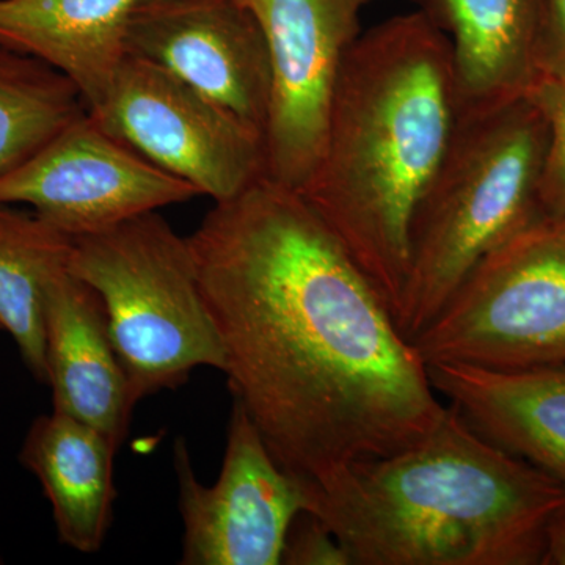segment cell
<instances>
[{"label":"cell","instance_id":"cell-1","mask_svg":"<svg viewBox=\"0 0 565 565\" xmlns=\"http://www.w3.org/2000/svg\"><path fill=\"white\" fill-rule=\"evenodd\" d=\"M188 241L233 399L300 484L437 429L427 364L302 193L264 177Z\"/></svg>","mask_w":565,"mask_h":565},{"label":"cell","instance_id":"cell-2","mask_svg":"<svg viewBox=\"0 0 565 565\" xmlns=\"http://www.w3.org/2000/svg\"><path fill=\"white\" fill-rule=\"evenodd\" d=\"M459 121L449 41L419 11L360 33L300 192L396 316L419 200Z\"/></svg>","mask_w":565,"mask_h":565},{"label":"cell","instance_id":"cell-3","mask_svg":"<svg viewBox=\"0 0 565 565\" xmlns=\"http://www.w3.org/2000/svg\"><path fill=\"white\" fill-rule=\"evenodd\" d=\"M303 489L305 511L352 565L542 564L546 526L565 501V486L476 433L452 405L419 444Z\"/></svg>","mask_w":565,"mask_h":565},{"label":"cell","instance_id":"cell-4","mask_svg":"<svg viewBox=\"0 0 565 565\" xmlns=\"http://www.w3.org/2000/svg\"><path fill=\"white\" fill-rule=\"evenodd\" d=\"M548 129L527 95L462 115L411 226V258L396 321L423 332L471 269L544 217L539 182Z\"/></svg>","mask_w":565,"mask_h":565},{"label":"cell","instance_id":"cell-5","mask_svg":"<svg viewBox=\"0 0 565 565\" xmlns=\"http://www.w3.org/2000/svg\"><path fill=\"white\" fill-rule=\"evenodd\" d=\"M68 270L102 297L111 344L137 403L225 367L188 237L158 211L74 237Z\"/></svg>","mask_w":565,"mask_h":565},{"label":"cell","instance_id":"cell-6","mask_svg":"<svg viewBox=\"0 0 565 565\" xmlns=\"http://www.w3.org/2000/svg\"><path fill=\"white\" fill-rule=\"evenodd\" d=\"M411 343L426 364L564 367L565 218H539L486 255Z\"/></svg>","mask_w":565,"mask_h":565},{"label":"cell","instance_id":"cell-7","mask_svg":"<svg viewBox=\"0 0 565 565\" xmlns=\"http://www.w3.org/2000/svg\"><path fill=\"white\" fill-rule=\"evenodd\" d=\"M88 111L111 136L214 203L267 177L262 129L139 55L126 52L106 98Z\"/></svg>","mask_w":565,"mask_h":565},{"label":"cell","instance_id":"cell-8","mask_svg":"<svg viewBox=\"0 0 565 565\" xmlns=\"http://www.w3.org/2000/svg\"><path fill=\"white\" fill-rule=\"evenodd\" d=\"M269 51L264 126L266 173L302 192L326 143L334 88L360 36V14L375 0H243Z\"/></svg>","mask_w":565,"mask_h":565},{"label":"cell","instance_id":"cell-9","mask_svg":"<svg viewBox=\"0 0 565 565\" xmlns=\"http://www.w3.org/2000/svg\"><path fill=\"white\" fill-rule=\"evenodd\" d=\"M199 195L188 181L107 132L88 110L28 161L0 174V203L29 204L73 237Z\"/></svg>","mask_w":565,"mask_h":565},{"label":"cell","instance_id":"cell-10","mask_svg":"<svg viewBox=\"0 0 565 565\" xmlns=\"http://www.w3.org/2000/svg\"><path fill=\"white\" fill-rule=\"evenodd\" d=\"M185 565H278L292 520L307 508L303 486L286 473L258 427L234 399L221 476L193 473L188 445H174Z\"/></svg>","mask_w":565,"mask_h":565},{"label":"cell","instance_id":"cell-11","mask_svg":"<svg viewBox=\"0 0 565 565\" xmlns=\"http://www.w3.org/2000/svg\"><path fill=\"white\" fill-rule=\"evenodd\" d=\"M126 52L163 66L262 129L270 65L266 36L243 0H169L137 6Z\"/></svg>","mask_w":565,"mask_h":565},{"label":"cell","instance_id":"cell-12","mask_svg":"<svg viewBox=\"0 0 565 565\" xmlns=\"http://www.w3.org/2000/svg\"><path fill=\"white\" fill-rule=\"evenodd\" d=\"M44 343L54 412L102 430L120 448L137 401L111 344L102 297L68 269L46 289Z\"/></svg>","mask_w":565,"mask_h":565},{"label":"cell","instance_id":"cell-13","mask_svg":"<svg viewBox=\"0 0 565 565\" xmlns=\"http://www.w3.org/2000/svg\"><path fill=\"white\" fill-rule=\"evenodd\" d=\"M427 373L476 433L565 486V366L493 371L435 363Z\"/></svg>","mask_w":565,"mask_h":565},{"label":"cell","instance_id":"cell-14","mask_svg":"<svg viewBox=\"0 0 565 565\" xmlns=\"http://www.w3.org/2000/svg\"><path fill=\"white\" fill-rule=\"evenodd\" d=\"M451 46L459 117L525 96L537 81L539 0H411Z\"/></svg>","mask_w":565,"mask_h":565},{"label":"cell","instance_id":"cell-15","mask_svg":"<svg viewBox=\"0 0 565 565\" xmlns=\"http://www.w3.org/2000/svg\"><path fill=\"white\" fill-rule=\"evenodd\" d=\"M139 0H0V47L31 55L79 88L87 109L103 103L126 54Z\"/></svg>","mask_w":565,"mask_h":565},{"label":"cell","instance_id":"cell-16","mask_svg":"<svg viewBox=\"0 0 565 565\" xmlns=\"http://www.w3.org/2000/svg\"><path fill=\"white\" fill-rule=\"evenodd\" d=\"M118 446L102 430L52 412L32 423L20 460L36 476L52 505L62 544L81 553L102 548L117 497Z\"/></svg>","mask_w":565,"mask_h":565},{"label":"cell","instance_id":"cell-17","mask_svg":"<svg viewBox=\"0 0 565 565\" xmlns=\"http://www.w3.org/2000/svg\"><path fill=\"white\" fill-rule=\"evenodd\" d=\"M73 245V236L35 211L0 203V329L11 334L40 384H47L46 289L52 278L68 269Z\"/></svg>","mask_w":565,"mask_h":565},{"label":"cell","instance_id":"cell-18","mask_svg":"<svg viewBox=\"0 0 565 565\" xmlns=\"http://www.w3.org/2000/svg\"><path fill=\"white\" fill-rule=\"evenodd\" d=\"M87 110L79 88L61 71L0 47V174L28 161Z\"/></svg>","mask_w":565,"mask_h":565},{"label":"cell","instance_id":"cell-19","mask_svg":"<svg viewBox=\"0 0 565 565\" xmlns=\"http://www.w3.org/2000/svg\"><path fill=\"white\" fill-rule=\"evenodd\" d=\"M526 95L544 115L548 129L539 206L544 217L565 218V82L535 81Z\"/></svg>","mask_w":565,"mask_h":565},{"label":"cell","instance_id":"cell-20","mask_svg":"<svg viewBox=\"0 0 565 565\" xmlns=\"http://www.w3.org/2000/svg\"><path fill=\"white\" fill-rule=\"evenodd\" d=\"M281 564L352 565V561L330 527L318 515L302 511L286 534Z\"/></svg>","mask_w":565,"mask_h":565},{"label":"cell","instance_id":"cell-21","mask_svg":"<svg viewBox=\"0 0 565 565\" xmlns=\"http://www.w3.org/2000/svg\"><path fill=\"white\" fill-rule=\"evenodd\" d=\"M537 81L565 82V0H539Z\"/></svg>","mask_w":565,"mask_h":565},{"label":"cell","instance_id":"cell-22","mask_svg":"<svg viewBox=\"0 0 565 565\" xmlns=\"http://www.w3.org/2000/svg\"><path fill=\"white\" fill-rule=\"evenodd\" d=\"M565 565V501L550 519L545 533L544 563Z\"/></svg>","mask_w":565,"mask_h":565},{"label":"cell","instance_id":"cell-23","mask_svg":"<svg viewBox=\"0 0 565 565\" xmlns=\"http://www.w3.org/2000/svg\"><path fill=\"white\" fill-rule=\"evenodd\" d=\"M156 2H169V0H139L137 6H145V3H156Z\"/></svg>","mask_w":565,"mask_h":565},{"label":"cell","instance_id":"cell-24","mask_svg":"<svg viewBox=\"0 0 565 565\" xmlns=\"http://www.w3.org/2000/svg\"><path fill=\"white\" fill-rule=\"evenodd\" d=\"M0 330H2V329H0Z\"/></svg>","mask_w":565,"mask_h":565}]
</instances>
